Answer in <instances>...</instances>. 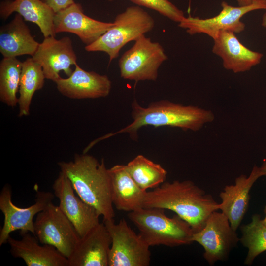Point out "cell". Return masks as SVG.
Returning <instances> with one entry per match:
<instances>
[{"label":"cell","instance_id":"6da1fadb","mask_svg":"<svg viewBox=\"0 0 266 266\" xmlns=\"http://www.w3.org/2000/svg\"><path fill=\"white\" fill-rule=\"evenodd\" d=\"M219 206L211 195L190 180L165 181L152 191H146L143 205V208L173 211L189 224L194 233L204 227Z\"/></svg>","mask_w":266,"mask_h":266},{"label":"cell","instance_id":"7a4b0ae2","mask_svg":"<svg viewBox=\"0 0 266 266\" xmlns=\"http://www.w3.org/2000/svg\"><path fill=\"white\" fill-rule=\"evenodd\" d=\"M133 121L114 133H110L95 140L97 142L116 134L127 133L133 140L137 139L138 130L143 126H170L184 130L198 131L206 124L214 120V115L209 110L194 105H184L168 100L151 102L146 107L141 106L134 100L132 103Z\"/></svg>","mask_w":266,"mask_h":266},{"label":"cell","instance_id":"3957f363","mask_svg":"<svg viewBox=\"0 0 266 266\" xmlns=\"http://www.w3.org/2000/svg\"><path fill=\"white\" fill-rule=\"evenodd\" d=\"M58 165L84 201L94 207L103 220L113 219L111 179L103 159L100 162L94 156L83 153L75 154L73 161Z\"/></svg>","mask_w":266,"mask_h":266},{"label":"cell","instance_id":"277c9868","mask_svg":"<svg viewBox=\"0 0 266 266\" xmlns=\"http://www.w3.org/2000/svg\"><path fill=\"white\" fill-rule=\"evenodd\" d=\"M128 216L150 247H174L193 242L194 232L189 224L177 215L167 216L164 209L141 208L130 212Z\"/></svg>","mask_w":266,"mask_h":266},{"label":"cell","instance_id":"5b68a950","mask_svg":"<svg viewBox=\"0 0 266 266\" xmlns=\"http://www.w3.org/2000/svg\"><path fill=\"white\" fill-rule=\"evenodd\" d=\"M114 25L96 41L85 47L88 52H103L109 63L118 57L120 51L128 43L135 41L155 26L153 18L141 7L131 6L118 14Z\"/></svg>","mask_w":266,"mask_h":266},{"label":"cell","instance_id":"8992f818","mask_svg":"<svg viewBox=\"0 0 266 266\" xmlns=\"http://www.w3.org/2000/svg\"><path fill=\"white\" fill-rule=\"evenodd\" d=\"M119 60L121 77L126 80L156 81L158 69L168 59L160 43L142 35Z\"/></svg>","mask_w":266,"mask_h":266},{"label":"cell","instance_id":"52a82bcc","mask_svg":"<svg viewBox=\"0 0 266 266\" xmlns=\"http://www.w3.org/2000/svg\"><path fill=\"white\" fill-rule=\"evenodd\" d=\"M111 238L108 266H148L151 261L150 246L122 219L103 220Z\"/></svg>","mask_w":266,"mask_h":266},{"label":"cell","instance_id":"ba28073f","mask_svg":"<svg viewBox=\"0 0 266 266\" xmlns=\"http://www.w3.org/2000/svg\"><path fill=\"white\" fill-rule=\"evenodd\" d=\"M34 227L35 236L41 244L54 246L67 259L80 239L71 222L52 202L36 215Z\"/></svg>","mask_w":266,"mask_h":266},{"label":"cell","instance_id":"9c48e42d","mask_svg":"<svg viewBox=\"0 0 266 266\" xmlns=\"http://www.w3.org/2000/svg\"><path fill=\"white\" fill-rule=\"evenodd\" d=\"M221 6V11L214 17L202 19L189 16L179 22L178 26L185 29L190 35L203 33L213 39L222 31L238 33L243 32L245 27L241 18L252 11L266 10V0H255L252 4L243 6H233L223 1Z\"/></svg>","mask_w":266,"mask_h":266},{"label":"cell","instance_id":"30bf717a","mask_svg":"<svg viewBox=\"0 0 266 266\" xmlns=\"http://www.w3.org/2000/svg\"><path fill=\"white\" fill-rule=\"evenodd\" d=\"M55 195L50 192L37 190L35 203L27 208H20L13 203L10 185H5L0 194V210L4 222L0 232V247L7 242L12 232L20 230V234L31 233L35 235L33 218L52 202Z\"/></svg>","mask_w":266,"mask_h":266},{"label":"cell","instance_id":"8fae6325","mask_svg":"<svg viewBox=\"0 0 266 266\" xmlns=\"http://www.w3.org/2000/svg\"><path fill=\"white\" fill-rule=\"evenodd\" d=\"M192 240L203 247L204 258L213 265L227 259L239 238L228 218L222 212L215 211L209 216L204 227L193 233Z\"/></svg>","mask_w":266,"mask_h":266},{"label":"cell","instance_id":"7c38bea8","mask_svg":"<svg viewBox=\"0 0 266 266\" xmlns=\"http://www.w3.org/2000/svg\"><path fill=\"white\" fill-rule=\"evenodd\" d=\"M54 194L59 200V207L73 224L80 237L98 225L100 214L93 206L74 193L68 177L62 171L52 185Z\"/></svg>","mask_w":266,"mask_h":266},{"label":"cell","instance_id":"4fadbf2b","mask_svg":"<svg viewBox=\"0 0 266 266\" xmlns=\"http://www.w3.org/2000/svg\"><path fill=\"white\" fill-rule=\"evenodd\" d=\"M32 57L42 66L45 79L54 82L61 78V71L70 76L73 71L71 66L77 64L72 40L68 36L60 39L45 37Z\"/></svg>","mask_w":266,"mask_h":266},{"label":"cell","instance_id":"5bb4252c","mask_svg":"<svg viewBox=\"0 0 266 266\" xmlns=\"http://www.w3.org/2000/svg\"><path fill=\"white\" fill-rule=\"evenodd\" d=\"M113 25L114 22L100 21L87 16L81 5L75 2L55 13L54 18L56 33L75 34L86 46L96 41Z\"/></svg>","mask_w":266,"mask_h":266},{"label":"cell","instance_id":"9a60e30c","mask_svg":"<svg viewBox=\"0 0 266 266\" xmlns=\"http://www.w3.org/2000/svg\"><path fill=\"white\" fill-rule=\"evenodd\" d=\"M55 83L61 94L73 99L106 97L112 86L107 75L86 71L77 64L70 76L66 78L61 77Z\"/></svg>","mask_w":266,"mask_h":266},{"label":"cell","instance_id":"2e32d148","mask_svg":"<svg viewBox=\"0 0 266 266\" xmlns=\"http://www.w3.org/2000/svg\"><path fill=\"white\" fill-rule=\"evenodd\" d=\"M213 40V53L222 59L224 68L233 73L250 70L260 64L263 58L262 53L244 46L233 32L221 31Z\"/></svg>","mask_w":266,"mask_h":266},{"label":"cell","instance_id":"e0dca14e","mask_svg":"<svg viewBox=\"0 0 266 266\" xmlns=\"http://www.w3.org/2000/svg\"><path fill=\"white\" fill-rule=\"evenodd\" d=\"M260 177L259 168L255 166L248 176L243 174L237 177L234 184L226 186L220 193L221 203L219 209L228 218L235 231L248 209L251 188Z\"/></svg>","mask_w":266,"mask_h":266},{"label":"cell","instance_id":"ac0fdd59","mask_svg":"<svg viewBox=\"0 0 266 266\" xmlns=\"http://www.w3.org/2000/svg\"><path fill=\"white\" fill-rule=\"evenodd\" d=\"M111 238L104 223H99L80 238L67 259L68 266H108Z\"/></svg>","mask_w":266,"mask_h":266},{"label":"cell","instance_id":"d6986e66","mask_svg":"<svg viewBox=\"0 0 266 266\" xmlns=\"http://www.w3.org/2000/svg\"><path fill=\"white\" fill-rule=\"evenodd\" d=\"M16 240L9 237L7 243L10 252L15 258L22 259L28 266H68V259L54 246L39 245V240L29 233Z\"/></svg>","mask_w":266,"mask_h":266},{"label":"cell","instance_id":"ffe728a7","mask_svg":"<svg viewBox=\"0 0 266 266\" xmlns=\"http://www.w3.org/2000/svg\"><path fill=\"white\" fill-rule=\"evenodd\" d=\"M14 12L21 15L25 21L37 25L44 38L56 36L55 13L41 0H4L0 2V18L6 20Z\"/></svg>","mask_w":266,"mask_h":266},{"label":"cell","instance_id":"44dd1931","mask_svg":"<svg viewBox=\"0 0 266 266\" xmlns=\"http://www.w3.org/2000/svg\"><path fill=\"white\" fill-rule=\"evenodd\" d=\"M111 200L119 210L133 211L143 208L147 191L142 190L127 171L125 165H116L108 169Z\"/></svg>","mask_w":266,"mask_h":266},{"label":"cell","instance_id":"7402d4cb","mask_svg":"<svg viewBox=\"0 0 266 266\" xmlns=\"http://www.w3.org/2000/svg\"><path fill=\"white\" fill-rule=\"evenodd\" d=\"M24 21L17 13L10 22L0 27V52L3 58L32 56L37 49L40 43L32 35Z\"/></svg>","mask_w":266,"mask_h":266},{"label":"cell","instance_id":"603a6c76","mask_svg":"<svg viewBox=\"0 0 266 266\" xmlns=\"http://www.w3.org/2000/svg\"><path fill=\"white\" fill-rule=\"evenodd\" d=\"M45 79L42 67L32 57L23 62L19 85V117L30 114L33 96L42 88Z\"/></svg>","mask_w":266,"mask_h":266},{"label":"cell","instance_id":"cb8c5ba5","mask_svg":"<svg viewBox=\"0 0 266 266\" xmlns=\"http://www.w3.org/2000/svg\"><path fill=\"white\" fill-rule=\"evenodd\" d=\"M126 168L136 184L143 191L155 188L166 180L167 171L161 165L142 155L130 161Z\"/></svg>","mask_w":266,"mask_h":266},{"label":"cell","instance_id":"d4e9b609","mask_svg":"<svg viewBox=\"0 0 266 266\" xmlns=\"http://www.w3.org/2000/svg\"><path fill=\"white\" fill-rule=\"evenodd\" d=\"M23 62L16 57L3 58L0 62V100L11 107L18 102L17 93L19 89Z\"/></svg>","mask_w":266,"mask_h":266},{"label":"cell","instance_id":"484cf974","mask_svg":"<svg viewBox=\"0 0 266 266\" xmlns=\"http://www.w3.org/2000/svg\"><path fill=\"white\" fill-rule=\"evenodd\" d=\"M241 231L239 240L248 248L244 263L250 265L259 254L266 250V226L260 216L255 214L249 223L241 227Z\"/></svg>","mask_w":266,"mask_h":266},{"label":"cell","instance_id":"4316f807","mask_svg":"<svg viewBox=\"0 0 266 266\" xmlns=\"http://www.w3.org/2000/svg\"><path fill=\"white\" fill-rule=\"evenodd\" d=\"M139 6L155 10L171 20L179 23L185 17L184 12L169 0H129Z\"/></svg>","mask_w":266,"mask_h":266},{"label":"cell","instance_id":"83f0119b","mask_svg":"<svg viewBox=\"0 0 266 266\" xmlns=\"http://www.w3.org/2000/svg\"><path fill=\"white\" fill-rule=\"evenodd\" d=\"M50 6L55 13L67 8L75 3L74 0H41Z\"/></svg>","mask_w":266,"mask_h":266},{"label":"cell","instance_id":"f1b7e54d","mask_svg":"<svg viewBox=\"0 0 266 266\" xmlns=\"http://www.w3.org/2000/svg\"><path fill=\"white\" fill-rule=\"evenodd\" d=\"M239 6H247L252 4L255 0H236Z\"/></svg>","mask_w":266,"mask_h":266},{"label":"cell","instance_id":"f546056e","mask_svg":"<svg viewBox=\"0 0 266 266\" xmlns=\"http://www.w3.org/2000/svg\"><path fill=\"white\" fill-rule=\"evenodd\" d=\"M259 168L261 176H266V161H265Z\"/></svg>","mask_w":266,"mask_h":266},{"label":"cell","instance_id":"4dcf8cb0","mask_svg":"<svg viewBox=\"0 0 266 266\" xmlns=\"http://www.w3.org/2000/svg\"><path fill=\"white\" fill-rule=\"evenodd\" d=\"M261 25L263 27L266 29V11L262 16Z\"/></svg>","mask_w":266,"mask_h":266},{"label":"cell","instance_id":"1f68e13d","mask_svg":"<svg viewBox=\"0 0 266 266\" xmlns=\"http://www.w3.org/2000/svg\"><path fill=\"white\" fill-rule=\"evenodd\" d=\"M264 211L265 214V216L264 219H262V221H263V223L264 224V225H265L266 226V205L264 207Z\"/></svg>","mask_w":266,"mask_h":266},{"label":"cell","instance_id":"d6a6232c","mask_svg":"<svg viewBox=\"0 0 266 266\" xmlns=\"http://www.w3.org/2000/svg\"><path fill=\"white\" fill-rule=\"evenodd\" d=\"M104 0L109 1V2H112V1H113L115 0Z\"/></svg>","mask_w":266,"mask_h":266}]
</instances>
